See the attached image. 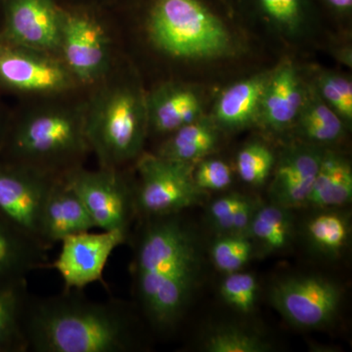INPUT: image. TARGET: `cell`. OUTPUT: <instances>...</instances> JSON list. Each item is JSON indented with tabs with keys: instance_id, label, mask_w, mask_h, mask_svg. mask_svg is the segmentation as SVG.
Masks as SVG:
<instances>
[{
	"instance_id": "1",
	"label": "cell",
	"mask_w": 352,
	"mask_h": 352,
	"mask_svg": "<svg viewBox=\"0 0 352 352\" xmlns=\"http://www.w3.org/2000/svg\"><path fill=\"white\" fill-rule=\"evenodd\" d=\"M143 321L133 305L118 298L92 300L82 289L31 295L23 318L25 352L140 351Z\"/></svg>"
},
{
	"instance_id": "2",
	"label": "cell",
	"mask_w": 352,
	"mask_h": 352,
	"mask_svg": "<svg viewBox=\"0 0 352 352\" xmlns=\"http://www.w3.org/2000/svg\"><path fill=\"white\" fill-rule=\"evenodd\" d=\"M179 214L143 219L134 244L136 309L148 327L168 335L182 320L198 283V241Z\"/></svg>"
},
{
	"instance_id": "3",
	"label": "cell",
	"mask_w": 352,
	"mask_h": 352,
	"mask_svg": "<svg viewBox=\"0 0 352 352\" xmlns=\"http://www.w3.org/2000/svg\"><path fill=\"white\" fill-rule=\"evenodd\" d=\"M89 151L85 115L47 109L11 122L0 159L62 177Z\"/></svg>"
},
{
	"instance_id": "4",
	"label": "cell",
	"mask_w": 352,
	"mask_h": 352,
	"mask_svg": "<svg viewBox=\"0 0 352 352\" xmlns=\"http://www.w3.org/2000/svg\"><path fill=\"white\" fill-rule=\"evenodd\" d=\"M149 131L145 97L129 85L103 90L85 115L90 151L101 168L119 170L142 154Z\"/></svg>"
},
{
	"instance_id": "5",
	"label": "cell",
	"mask_w": 352,
	"mask_h": 352,
	"mask_svg": "<svg viewBox=\"0 0 352 352\" xmlns=\"http://www.w3.org/2000/svg\"><path fill=\"white\" fill-rule=\"evenodd\" d=\"M148 30L160 50L180 59H215L233 50L226 25L199 0H157Z\"/></svg>"
},
{
	"instance_id": "6",
	"label": "cell",
	"mask_w": 352,
	"mask_h": 352,
	"mask_svg": "<svg viewBox=\"0 0 352 352\" xmlns=\"http://www.w3.org/2000/svg\"><path fill=\"white\" fill-rule=\"evenodd\" d=\"M136 168L139 182L132 185L134 208L142 219L180 214L206 199L205 191L194 182V164L142 153Z\"/></svg>"
},
{
	"instance_id": "7",
	"label": "cell",
	"mask_w": 352,
	"mask_h": 352,
	"mask_svg": "<svg viewBox=\"0 0 352 352\" xmlns=\"http://www.w3.org/2000/svg\"><path fill=\"white\" fill-rule=\"evenodd\" d=\"M62 179L80 197L95 228L126 234L135 214L133 187L119 170H87L82 166L68 171Z\"/></svg>"
},
{
	"instance_id": "8",
	"label": "cell",
	"mask_w": 352,
	"mask_h": 352,
	"mask_svg": "<svg viewBox=\"0 0 352 352\" xmlns=\"http://www.w3.org/2000/svg\"><path fill=\"white\" fill-rule=\"evenodd\" d=\"M76 78L50 53L25 47L0 36V88L21 94L67 91Z\"/></svg>"
},
{
	"instance_id": "9",
	"label": "cell",
	"mask_w": 352,
	"mask_h": 352,
	"mask_svg": "<svg viewBox=\"0 0 352 352\" xmlns=\"http://www.w3.org/2000/svg\"><path fill=\"white\" fill-rule=\"evenodd\" d=\"M58 178L60 177L0 159V215L41 242V214Z\"/></svg>"
},
{
	"instance_id": "10",
	"label": "cell",
	"mask_w": 352,
	"mask_h": 352,
	"mask_svg": "<svg viewBox=\"0 0 352 352\" xmlns=\"http://www.w3.org/2000/svg\"><path fill=\"white\" fill-rule=\"evenodd\" d=\"M342 293L337 284L317 276L289 278L270 292L273 307L296 327L316 329L333 321Z\"/></svg>"
},
{
	"instance_id": "11",
	"label": "cell",
	"mask_w": 352,
	"mask_h": 352,
	"mask_svg": "<svg viewBox=\"0 0 352 352\" xmlns=\"http://www.w3.org/2000/svg\"><path fill=\"white\" fill-rule=\"evenodd\" d=\"M127 240L129 236L119 231H87L69 236L62 241L50 268L57 271L65 289H83L102 279L113 251Z\"/></svg>"
},
{
	"instance_id": "12",
	"label": "cell",
	"mask_w": 352,
	"mask_h": 352,
	"mask_svg": "<svg viewBox=\"0 0 352 352\" xmlns=\"http://www.w3.org/2000/svg\"><path fill=\"white\" fill-rule=\"evenodd\" d=\"M59 50L76 80L96 82L107 68V36L103 28L87 16L63 15Z\"/></svg>"
},
{
	"instance_id": "13",
	"label": "cell",
	"mask_w": 352,
	"mask_h": 352,
	"mask_svg": "<svg viewBox=\"0 0 352 352\" xmlns=\"http://www.w3.org/2000/svg\"><path fill=\"white\" fill-rule=\"evenodd\" d=\"M62 18L51 0H8L0 36L50 53L59 50Z\"/></svg>"
},
{
	"instance_id": "14",
	"label": "cell",
	"mask_w": 352,
	"mask_h": 352,
	"mask_svg": "<svg viewBox=\"0 0 352 352\" xmlns=\"http://www.w3.org/2000/svg\"><path fill=\"white\" fill-rule=\"evenodd\" d=\"M323 153L310 146L298 145L282 154L271 182L273 204L288 210L307 204Z\"/></svg>"
},
{
	"instance_id": "15",
	"label": "cell",
	"mask_w": 352,
	"mask_h": 352,
	"mask_svg": "<svg viewBox=\"0 0 352 352\" xmlns=\"http://www.w3.org/2000/svg\"><path fill=\"white\" fill-rule=\"evenodd\" d=\"M95 229L80 197L69 188L62 177L58 178L46 199L41 224L39 239L48 250L65 238Z\"/></svg>"
},
{
	"instance_id": "16",
	"label": "cell",
	"mask_w": 352,
	"mask_h": 352,
	"mask_svg": "<svg viewBox=\"0 0 352 352\" xmlns=\"http://www.w3.org/2000/svg\"><path fill=\"white\" fill-rule=\"evenodd\" d=\"M307 87L294 65L284 62L271 71L266 83L258 120L273 131H283L295 122L305 102Z\"/></svg>"
},
{
	"instance_id": "17",
	"label": "cell",
	"mask_w": 352,
	"mask_h": 352,
	"mask_svg": "<svg viewBox=\"0 0 352 352\" xmlns=\"http://www.w3.org/2000/svg\"><path fill=\"white\" fill-rule=\"evenodd\" d=\"M149 129L170 134L203 117V102L191 87L168 83L145 97Z\"/></svg>"
},
{
	"instance_id": "18",
	"label": "cell",
	"mask_w": 352,
	"mask_h": 352,
	"mask_svg": "<svg viewBox=\"0 0 352 352\" xmlns=\"http://www.w3.org/2000/svg\"><path fill=\"white\" fill-rule=\"evenodd\" d=\"M48 249L0 215V282L50 267Z\"/></svg>"
},
{
	"instance_id": "19",
	"label": "cell",
	"mask_w": 352,
	"mask_h": 352,
	"mask_svg": "<svg viewBox=\"0 0 352 352\" xmlns=\"http://www.w3.org/2000/svg\"><path fill=\"white\" fill-rule=\"evenodd\" d=\"M270 73L258 74L227 88L215 104L212 119L215 124L233 131L256 122Z\"/></svg>"
},
{
	"instance_id": "20",
	"label": "cell",
	"mask_w": 352,
	"mask_h": 352,
	"mask_svg": "<svg viewBox=\"0 0 352 352\" xmlns=\"http://www.w3.org/2000/svg\"><path fill=\"white\" fill-rule=\"evenodd\" d=\"M219 143V126L214 120L201 117L170 133L157 153L160 156L194 164L214 151Z\"/></svg>"
},
{
	"instance_id": "21",
	"label": "cell",
	"mask_w": 352,
	"mask_h": 352,
	"mask_svg": "<svg viewBox=\"0 0 352 352\" xmlns=\"http://www.w3.org/2000/svg\"><path fill=\"white\" fill-rule=\"evenodd\" d=\"M352 198V170L349 161L333 152L323 153L307 204L316 208L340 207Z\"/></svg>"
},
{
	"instance_id": "22",
	"label": "cell",
	"mask_w": 352,
	"mask_h": 352,
	"mask_svg": "<svg viewBox=\"0 0 352 352\" xmlns=\"http://www.w3.org/2000/svg\"><path fill=\"white\" fill-rule=\"evenodd\" d=\"M30 296L28 278L0 282V352H25L22 326Z\"/></svg>"
},
{
	"instance_id": "23",
	"label": "cell",
	"mask_w": 352,
	"mask_h": 352,
	"mask_svg": "<svg viewBox=\"0 0 352 352\" xmlns=\"http://www.w3.org/2000/svg\"><path fill=\"white\" fill-rule=\"evenodd\" d=\"M295 122L302 138L322 144L340 140L346 127V122L321 98L316 89L309 87H307L305 102Z\"/></svg>"
},
{
	"instance_id": "24",
	"label": "cell",
	"mask_w": 352,
	"mask_h": 352,
	"mask_svg": "<svg viewBox=\"0 0 352 352\" xmlns=\"http://www.w3.org/2000/svg\"><path fill=\"white\" fill-rule=\"evenodd\" d=\"M245 233L267 251H281L288 247L293 234V221L288 208L272 204L258 208Z\"/></svg>"
},
{
	"instance_id": "25",
	"label": "cell",
	"mask_w": 352,
	"mask_h": 352,
	"mask_svg": "<svg viewBox=\"0 0 352 352\" xmlns=\"http://www.w3.org/2000/svg\"><path fill=\"white\" fill-rule=\"evenodd\" d=\"M252 252L254 244L247 233H226L214 241L210 256L217 270L230 274L243 270L251 261Z\"/></svg>"
},
{
	"instance_id": "26",
	"label": "cell",
	"mask_w": 352,
	"mask_h": 352,
	"mask_svg": "<svg viewBox=\"0 0 352 352\" xmlns=\"http://www.w3.org/2000/svg\"><path fill=\"white\" fill-rule=\"evenodd\" d=\"M203 347L208 352H265L270 351L271 344L251 331L223 326L207 335Z\"/></svg>"
},
{
	"instance_id": "27",
	"label": "cell",
	"mask_w": 352,
	"mask_h": 352,
	"mask_svg": "<svg viewBox=\"0 0 352 352\" xmlns=\"http://www.w3.org/2000/svg\"><path fill=\"white\" fill-rule=\"evenodd\" d=\"M307 233L317 249L325 254H339L349 240V224L340 214L328 212L310 220Z\"/></svg>"
},
{
	"instance_id": "28",
	"label": "cell",
	"mask_w": 352,
	"mask_h": 352,
	"mask_svg": "<svg viewBox=\"0 0 352 352\" xmlns=\"http://www.w3.org/2000/svg\"><path fill=\"white\" fill-rule=\"evenodd\" d=\"M220 285V296L224 302L241 314H248L254 310L258 300V285L251 273L237 272L226 274Z\"/></svg>"
},
{
	"instance_id": "29",
	"label": "cell",
	"mask_w": 352,
	"mask_h": 352,
	"mask_svg": "<svg viewBox=\"0 0 352 352\" xmlns=\"http://www.w3.org/2000/svg\"><path fill=\"white\" fill-rule=\"evenodd\" d=\"M274 156L261 143H251L239 152L236 161L238 173L245 183L259 186L265 183L274 166Z\"/></svg>"
},
{
	"instance_id": "30",
	"label": "cell",
	"mask_w": 352,
	"mask_h": 352,
	"mask_svg": "<svg viewBox=\"0 0 352 352\" xmlns=\"http://www.w3.org/2000/svg\"><path fill=\"white\" fill-rule=\"evenodd\" d=\"M322 99L346 124L352 122V83L349 78L333 73H322L315 87Z\"/></svg>"
},
{
	"instance_id": "31",
	"label": "cell",
	"mask_w": 352,
	"mask_h": 352,
	"mask_svg": "<svg viewBox=\"0 0 352 352\" xmlns=\"http://www.w3.org/2000/svg\"><path fill=\"white\" fill-rule=\"evenodd\" d=\"M273 24L288 34L300 31L303 23L302 0H258Z\"/></svg>"
},
{
	"instance_id": "32",
	"label": "cell",
	"mask_w": 352,
	"mask_h": 352,
	"mask_svg": "<svg viewBox=\"0 0 352 352\" xmlns=\"http://www.w3.org/2000/svg\"><path fill=\"white\" fill-rule=\"evenodd\" d=\"M194 182L203 191H219L228 188L232 183L230 166L220 160H204L194 168Z\"/></svg>"
},
{
	"instance_id": "33",
	"label": "cell",
	"mask_w": 352,
	"mask_h": 352,
	"mask_svg": "<svg viewBox=\"0 0 352 352\" xmlns=\"http://www.w3.org/2000/svg\"><path fill=\"white\" fill-rule=\"evenodd\" d=\"M249 197L234 193L217 199L210 207V219L217 230H221L224 224L239 210Z\"/></svg>"
},
{
	"instance_id": "34",
	"label": "cell",
	"mask_w": 352,
	"mask_h": 352,
	"mask_svg": "<svg viewBox=\"0 0 352 352\" xmlns=\"http://www.w3.org/2000/svg\"><path fill=\"white\" fill-rule=\"evenodd\" d=\"M10 124L11 122L7 119L6 113H3V111L0 109V154H1L2 149H3L4 142H6Z\"/></svg>"
},
{
	"instance_id": "35",
	"label": "cell",
	"mask_w": 352,
	"mask_h": 352,
	"mask_svg": "<svg viewBox=\"0 0 352 352\" xmlns=\"http://www.w3.org/2000/svg\"><path fill=\"white\" fill-rule=\"evenodd\" d=\"M327 2L335 10L340 13L349 12L351 10L352 0H327Z\"/></svg>"
}]
</instances>
